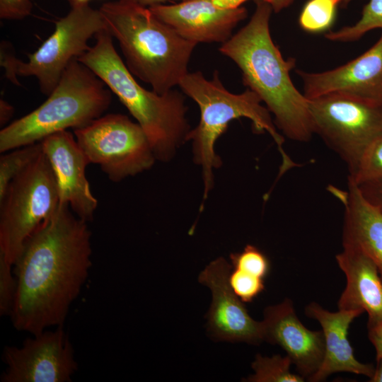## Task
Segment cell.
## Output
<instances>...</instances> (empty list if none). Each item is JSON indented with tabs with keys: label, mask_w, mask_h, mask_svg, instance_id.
<instances>
[{
	"label": "cell",
	"mask_w": 382,
	"mask_h": 382,
	"mask_svg": "<svg viewBox=\"0 0 382 382\" xmlns=\"http://www.w3.org/2000/svg\"><path fill=\"white\" fill-rule=\"evenodd\" d=\"M42 152L41 142L4 152L0 157V198L11 180L25 170Z\"/></svg>",
	"instance_id": "obj_21"
},
{
	"label": "cell",
	"mask_w": 382,
	"mask_h": 382,
	"mask_svg": "<svg viewBox=\"0 0 382 382\" xmlns=\"http://www.w3.org/2000/svg\"><path fill=\"white\" fill-rule=\"evenodd\" d=\"M368 337L376 350V358L382 356V319L367 323Z\"/></svg>",
	"instance_id": "obj_31"
},
{
	"label": "cell",
	"mask_w": 382,
	"mask_h": 382,
	"mask_svg": "<svg viewBox=\"0 0 382 382\" xmlns=\"http://www.w3.org/2000/svg\"><path fill=\"white\" fill-rule=\"evenodd\" d=\"M13 265L0 255V314L11 315L17 289Z\"/></svg>",
	"instance_id": "obj_27"
},
{
	"label": "cell",
	"mask_w": 382,
	"mask_h": 382,
	"mask_svg": "<svg viewBox=\"0 0 382 382\" xmlns=\"http://www.w3.org/2000/svg\"><path fill=\"white\" fill-rule=\"evenodd\" d=\"M233 269L240 270L265 279L270 270L266 255L255 245L248 244L238 253L229 255Z\"/></svg>",
	"instance_id": "obj_25"
},
{
	"label": "cell",
	"mask_w": 382,
	"mask_h": 382,
	"mask_svg": "<svg viewBox=\"0 0 382 382\" xmlns=\"http://www.w3.org/2000/svg\"><path fill=\"white\" fill-rule=\"evenodd\" d=\"M364 313L361 310H338L331 312L316 302L305 308V314L319 322L324 335L325 352L323 363L308 381L320 382L338 372H349L371 378L375 366L358 361L347 338L352 321Z\"/></svg>",
	"instance_id": "obj_17"
},
{
	"label": "cell",
	"mask_w": 382,
	"mask_h": 382,
	"mask_svg": "<svg viewBox=\"0 0 382 382\" xmlns=\"http://www.w3.org/2000/svg\"><path fill=\"white\" fill-rule=\"evenodd\" d=\"M178 86L198 105L200 110L199 124L190 129L186 141H192L194 161L202 167L204 199L214 186V169L221 164L215 153V143L233 120L248 118L256 132H266L271 136L282 156L279 176L296 166L285 153L284 137L278 132L270 112L262 105L261 99L255 92L249 88L238 94L228 91L216 70L211 79H206L199 71H189L182 78Z\"/></svg>",
	"instance_id": "obj_5"
},
{
	"label": "cell",
	"mask_w": 382,
	"mask_h": 382,
	"mask_svg": "<svg viewBox=\"0 0 382 382\" xmlns=\"http://www.w3.org/2000/svg\"><path fill=\"white\" fill-rule=\"evenodd\" d=\"M99 9L134 76L158 94L178 86L189 72L197 44L182 37L149 8L117 0L104 3Z\"/></svg>",
	"instance_id": "obj_3"
},
{
	"label": "cell",
	"mask_w": 382,
	"mask_h": 382,
	"mask_svg": "<svg viewBox=\"0 0 382 382\" xmlns=\"http://www.w3.org/2000/svg\"><path fill=\"white\" fill-rule=\"evenodd\" d=\"M231 266L220 257L199 273L198 281L209 288L212 303L207 314V330L214 339L259 345L264 341L262 321L255 320L228 282Z\"/></svg>",
	"instance_id": "obj_13"
},
{
	"label": "cell",
	"mask_w": 382,
	"mask_h": 382,
	"mask_svg": "<svg viewBox=\"0 0 382 382\" xmlns=\"http://www.w3.org/2000/svg\"><path fill=\"white\" fill-rule=\"evenodd\" d=\"M350 0H308L299 18L300 27L306 32L318 33L332 25L338 6Z\"/></svg>",
	"instance_id": "obj_23"
},
{
	"label": "cell",
	"mask_w": 382,
	"mask_h": 382,
	"mask_svg": "<svg viewBox=\"0 0 382 382\" xmlns=\"http://www.w3.org/2000/svg\"><path fill=\"white\" fill-rule=\"evenodd\" d=\"M126 2L134 4L141 6L149 8L154 6L166 4L168 2L178 3L187 0H121Z\"/></svg>",
	"instance_id": "obj_33"
},
{
	"label": "cell",
	"mask_w": 382,
	"mask_h": 382,
	"mask_svg": "<svg viewBox=\"0 0 382 382\" xmlns=\"http://www.w3.org/2000/svg\"><path fill=\"white\" fill-rule=\"evenodd\" d=\"M377 28L382 29V0H369L364 6L361 18L356 23L335 31H328L325 37L335 42H354Z\"/></svg>",
	"instance_id": "obj_22"
},
{
	"label": "cell",
	"mask_w": 382,
	"mask_h": 382,
	"mask_svg": "<svg viewBox=\"0 0 382 382\" xmlns=\"http://www.w3.org/2000/svg\"><path fill=\"white\" fill-rule=\"evenodd\" d=\"M292 361L287 355L282 357L275 354L263 357L260 354L255 356L251 366L254 374L245 380L249 382H303L305 378L299 374L290 371Z\"/></svg>",
	"instance_id": "obj_20"
},
{
	"label": "cell",
	"mask_w": 382,
	"mask_h": 382,
	"mask_svg": "<svg viewBox=\"0 0 382 382\" xmlns=\"http://www.w3.org/2000/svg\"><path fill=\"white\" fill-rule=\"evenodd\" d=\"M234 294L243 302H252L264 289V279L246 272L233 269L228 277Z\"/></svg>",
	"instance_id": "obj_26"
},
{
	"label": "cell",
	"mask_w": 382,
	"mask_h": 382,
	"mask_svg": "<svg viewBox=\"0 0 382 382\" xmlns=\"http://www.w3.org/2000/svg\"><path fill=\"white\" fill-rule=\"evenodd\" d=\"M14 113L13 107L4 98L0 99V125L3 127L10 120Z\"/></svg>",
	"instance_id": "obj_32"
},
{
	"label": "cell",
	"mask_w": 382,
	"mask_h": 382,
	"mask_svg": "<svg viewBox=\"0 0 382 382\" xmlns=\"http://www.w3.org/2000/svg\"><path fill=\"white\" fill-rule=\"evenodd\" d=\"M357 186L364 198L382 213V181Z\"/></svg>",
	"instance_id": "obj_30"
},
{
	"label": "cell",
	"mask_w": 382,
	"mask_h": 382,
	"mask_svg": "<svg viewBox=\"0 0 382 382\" xmlns=\"http://www.w3.org/2000/svg\"><path fill=\"white\" fill-rule=\"evenodd\" d=\"M70 6L71 8L81 6L88 4L91 0H65Z\"/></svg>",
	"instance_id": "obj_36"
},
{
	"label": "cell",
	"mask_w": 382,
	"mask_h": 382,
	"mask_svg": "<svg viewBox=\"0 0 382 382\" xmlns=\"http://www.w3.org/2000/svg\"><path fill=\"white\" fill-rule=\"evenodd\" d=\"M255 5L247 24L221 44L219 51L237 65L243 85L266 105L277 128L291 140L308 141L313 134L308 99L290 76L296 59H285L272 40L271 6L265 0Z\"/></svg>",
	"instance_id": "obj_2"
},
{
	"label": "cell",
	"mask_w": 382,
	"mask_h": 382,
	"mask_svg": "<svg viewBox=\"0 0 382 382\" xmlns=\"http://www.w3.org/2000/svg\"><path fill=\"white\" fill-rule=\"evenodd\" d=\"M106 28L99 8L89 4L71 8L56 22L52 34L28 54V61L18 59V76H35L41 92L49 96L68 64L90 48L88 42L91 37Z\"/></svg>",
	"instance_id": "obj_10"
},
{
	"label": "cell",
	"mask_w": 382,
	"mask_h": 382,
	"mask_svg": "<svg viewBox=\"0 0 382 382\" xmlns=\"http://www.w3.org/2000/svg\"><path fill=\"white\" fill-rule=\"evenodd\" d=\"M77 59L95 73L117 96L145 132L156 160L168 161L184 141L190 127L185 94L171 89L158 94L142 87L117 52L106 29Z\"/></svg>",
	"instance_id": "obj_4"
},
{
	"label": "cell",
	"mask_w": 382,
	"mask_h": 382,
	"mask_svg": "<svg viewBox=\"0 0 382 382\" xmlns=\"http://www.w3.org/2000/svg\"><path fill=\"white\" fill-rule=\"evenodd\" d=\"M378 181H382V137L367 149L354 174L348 175V182L356 185Z\"/></svg>",
	"instance_id": "obj_24"
},
{
	"label": "cell",
	"mask_w": 382,
	"mask_h": 382,
	"mask_svg": "<svg viewBox=\"0 0 382 382\" xmlns=\"http://www.w3.org/2000/svg\"><path fill=\"white\" fill-rule=\"evenodd\" d=\"M31 0H0V18L4 20H23L33 10Z\"/></svg>",
	"instance_id": "obj_28"
},
{
	"label": "cell",
	"mask_w": 382,
	"mask_h": 382,
	"mask_svg": "<svg viewBox=\"0 0 382 382\" xmlns=\"http://www.w3.org/2000/svg\"><path fill=\"white\" fill-rule=\"evenodd\" d=\"M328 190L345 209L342 244L357 247L376 264L382 280V213L348 182L347 190L329 186Z\"/></svg>",
	"instance_id": "obj_19"
},
{
	"label": "cell",
	"mask_w": 382,
	"mask_h": 382,
	"mask_svg": "<svg viewBox=\"0 0 382 382\" xmlns=\"http://www.w3.org/2000/svg\"><path fill=\"white\" fill-rule=\"evenodd\" d=\"M263 1V0H253V1H254L255 4L257 3V2H259V1Z\"/></svg>",
	"instance_id": "obj_37"
},
{
	"label": "cell",
	"mask_w": 382,
	"mask_h": 382,
	"mask_svg": "<svg viewBox=\"0 0 382 382\" xmlns=\"http://www.w3.org/2000/svg\"><path fill=\"white\" fill-rule=\"evenodd\" d=\"M263 314L264 341L280 346L295 365L297 374L308 380L320 369L324 359L323 331L305 327L290 299L266 307Z\"/></svg>",
	"instance_id": "obj_16"
},
{
	"label": "cell",
	"mask_w": 382,
	"mask_h": 382,
	"mask_svg": "<svg viewBox=\"0 0 382 382\" xmlns=\"http://www.w3.org/2000/svg\"><path fill=\"white\" fill-rule=\"evenodd\" d=\"M296 73L307 99L341 93L382 105V35L367 51L342 66L323 72Z\"/></svg>",
	"instance_id": "obj_15"
},
{
	"label": "cell",
	"mask_w": 382,
	"mask_h": 382,
	"mask_svg": "<svg viewBox=\"0 0 382 382\" xmlns=\"http://www.w3.org/2000/svg\"><path fill=\"white\" fill-rule=\"evenodd\" d=\"M272 7L273 12L279 13L289 7L294 0H265Z\"/></svg>",
	"instance_id": "obj_34"
},
{
	"label": "cell",
	"mask_w": 382,
	"mask_h": 382,
	"mask_svg": "<svg viewBox=\"0 0 382 382\" xmlns=\"http://www.w3.org/2000/svg\"><path fill=\"white\" fill-rule=\"evenodd\" d=\"M73 346L62 326L6 347L2 382H70L78 369Z\"/></svg>",
	"instance_id": "obj_11"
},
{
	"label": "cell",
	"mask_w": 382,
	"mask_h": 382,
	"mask_svg": "<svg viewBox=\"0 0 382 382\" xmlns=\"http://www.w3.org/2000/svg\"><path fill=\"white\" fill-rule=\"evenodd\" d=\"M91 231L67 204L25 242L13 265L17 289L10 315L18 331L62 326L87 279Z\"/></svg>",
	"instance_id": "obj_1"
},
{
	"label": "cell",
	"mask_w": 382,
	"mask_h": 382,
	"mask_svg": "<svg viewBox=\"0 0 382 382\" xmlns=\"http://www.w3.org/2000/svg\"><path fill=\"white\" fill-rule=\"evenodd\" d=\"M59 206L56 179L42 151L0 198V255L13 265L26 240Z\"/></svg>",
	"instance_id": "obj_7"
},
{
	"label": "cell",
	"mask_w": 382,
	"mask_h": 382,
	"mask_svg": "<svg viewBox=\"0 0 382 382\" xmlns=\"http://www.w3.org/2000/svg\"><path fill=\"white\" fill-rule=\"evenodd\" d=\"M376 361L374 374L369 380L370 382H382V356Z\"/></svg>",
	"instance_id": "obj_35"
},
{
	"label": "cell",
	"mask_w": 382,
	"mask_h": 382,
	"mask_svg": "<svg viewBox=\"0 0 382 382\" xmlns=\"http://www.w3.org/2000/svg\"><path fill=\"white\" fill-rule=\"evenodd\" d=\"M248 1L187 0L149 8L187 40L222 44L247 18L248 10L242 4Z\"/></svg>",
	"instance_id": "obj_12"
},
{
	"label": "cell",
	"mask_w": 382,
	"mask_h": 382,
	"mask_svg": "<svg viewBox=\"0 0 382 382\" xmlns=\"http://www.w3.org/2000/svg\"><path fill=\"white\" fill-rule=\"evenodd\" d=\"M336 255L339 267L347 279L346 286L337 303L338 310H361L368 322L382 319V280L374 261L353 245L342 244Z\"/></svg>",
	"instance_id": "obj_18"
},
{
	"label": "cell",
	"mask_w": 382,
	"mask_h": 382,
	"mask_svg": "<svg viewBox=\"0 0 382 382\" xmlns=\"http://www.w3.org/2000/svg\"><path fill=\"white\" fill-rule=\"evenodd\" d=\"M40 142L56 179L60 204H67L81 219L92 221L98 200L86 177V168L91 162L76 138L64 130Z\"/></svg>",
	"instance_id": "obj_14"
},
{
	"label": "cell",
	"mask_w": 382,
	"mask_h": 382,
	"mask_svg": "<svg viewBox=\"0 0 382 382\" xmlns=\"http://www.w3.org/2000/svg\"><path fill=\"white\" fill-rule=\"evenodd\" d=\"M74 133L91 163L114 183L150 169L156 160L142 127L125 115H102Z\"/></svg>",
	"instance_id": "obj_9"
},
{
	"label": "cell",
	"mask_w": 382,
	"mask_h": 382,
	"mask_svg": "<svg viewBox=\"0 0 382 382\" xmlns=\"http://www.w3.org/2000/svg\"><path fill=\"white\" fill-rule=\"evenodd\" d=\"M112 91L77 59L66 66L47 99L0 131V152L40 142L69 128L83 127L108 109Z\"/></svg>",
	"instance_id": "obj_6"
},
{
	"label": "cell",
	"mask_w": 382,
	"mask_h": 382,
	"mask_svg": "<svg viewBox=\"0 0 382 382\" xmlns=\"http://www.w3.org/2000/svg\"><path fill=\"white\" fill-rule=\"evenodd\" d=\"M308 105L313 134L338 154L352 175L367 149L382 137V105L341 93L308 99Z\"/></svg>",
	"instance_id": "obj_8"
},
{
	"label": "cell",
	"mask_w": 382,
	"mask_h": 382,
	"mask_svg": "<svg viewBox=\"0 0 382 382\" xmlns=\"http://www.w3.org/2000/svg\"><path fill=\"white\" fill-rule=\"evenodd\" d=\"M18 59L16 57L12 47L8 42L3 41L0 46L1 66L5 69L6 78L14 85L20 86L17 79V63Z\"/></svg>",
	"instance_id": "obj_29"
}]
</instances>
